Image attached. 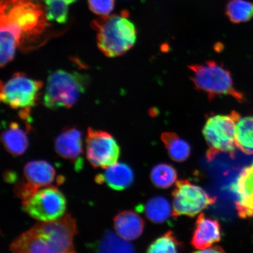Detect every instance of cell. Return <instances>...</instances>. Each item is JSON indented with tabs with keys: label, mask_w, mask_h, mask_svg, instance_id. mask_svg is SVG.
Masks as SVG:
<instances>
[{
	"label": "cell",
	"mask_w": 253,
	"mask_h": 253,
	"mask_svg": "<svg viewBox=\"0 0 253 253\" xmlns=\"http://www.w3.org/2000/svg\"><path fill=\"white\" fill-rule=\"evenodd\" d=\"M236 147L243 153L253 154V116L240 118L236 126Z\"/></svg>",
	"instance_id": "cell-19"
},
{
	"label": "cell",
	"mask_w": 253,
	"mask_h": 253,
	"mask_svg": "<svg viewBox=\"0 0 253 253\" xmlns=\"http://www.w3.org/2000/svg\"><path fill=\"white\" fill-rule=\"evenodd\" d=\"M145 216L152 222L162 223L172 216L171 207L169 201L163 197L152 198L144 207Z\"/></svg>",
	"instance_id": "cell-20"
},
{
	"label": "cell",
	"mask_w": 253,
	"mask_h": 253,
	"mask_svg": "<svg viewBox=\"0 0 253 253\" xmlns=\"http://www.w3.org/2000/svg\"><path fill=\"white\" fill-rule=\"evenodd\" d=\"M150 178L157 188L167 189L176 182L177 172L174 167L169 164H160L152 169Z\"/></svg>",
	"instance_id": "cell-23"
},
{
	"label": "cell",
	"mask_w": 253,
	"mask_h": 253,
	"mask_svg": "<svg viewBox=\"0 0 253 253\" xmlns=\"http://www.w3.org/2000/svg\"><path fill=\"white\" fill-rule=\"evenodd\" d=\"M23 210L34 219L50 221L60 219L66 208L65 196L53 186L40 189L23 201Z\"/></svg>",
	"instance_id": "cell-7"
},
{
	"label": "cell",
	"mask_w": 253,
	"mask_h": 253,
	"mask_svg": "<svg viewBox=\"0 0 253 253\" xmlns=\"http://www.w3.org/2000/svg\"><path fill=\"white\" fill-rule=\"evenodd\" d=\"M189 68L196 88L207 94L210 100L222 95L232 96L241 103L245 100L243 94L234 86L229 71L217 62L209 61L189 66Z\"/></svg>",
	"instance_id": "cell-5"
},
{
	"label": "cell",
	"mask_w": 253,
	"mask_h": 253,
	"mask_svg": "<svg viewBox=\"0 0 253 253\" xmlns=\"http://www.w3.org/2000/svg\"><path fill=\"white\" fill-rule=\"evenodd\" d=\"M55 174L54 168L46 161H30L24 169L25 181L19 182L15 186L16 196L23 201L30 197L41 188L52 184Z\"/></svg>",
	"instance_id": "cell-11"
},
{
	"label": "cell",
	"mask_w": 253,
	"mask_h": 253,
	"mask_svg": "<svg viewBox=\"0 0 253 253\" xmlns=\"http://www.w3.org/2000/svg\"><path fill=\"white\" fill-rule=\"evenodd\" d=\"M115 0H88V7L93 13L109 15L115 7Z\"/></svg>",
	"instance_id": "cell-26"
},
{
	"label": "cell",
	"mask_w": 253,
	"mask_h": 253,
	"mask_svg": "<svg viewBox=\"0 0 253 253\" xmlns=\"http://www.w3.org/2000/svg\"><path fill=\"white\" fill-rule=\"evenodd\" d=\"M1 139L5 150L13 156L23 154L28 147L26 132L15 122L11 123L8 128L3 131Z\"/></svg>",
	"instance_id": "cell-17"
},
{
	"label": "cell",
	"mask_w": 253,
	"mask_h": 253,
	"mask_svg": "<svg viewBox=\"0 0 253 253\" xmlns=\"http://www.w3.org/2000/svg\"><path fill=\"white\" fill-rule=\"evenodd\" d=\"M42 87V82L16 73L5 84L1 82L0 99L12 109L30 110L36 106Z\"/></svg>",
	"instance_id": "cell-8"
},
{
	"label": "cell",
	"mask_w": 253,
	"mask_h": 253,
	"mask_svg": "<svg viewBox=\"0 0 253 253\" xmlns=\"http://www.w3.org/2000/svg\"><path fill=\"white\" fill-rule=\"evenodd\" d=\"M89 80L87 75L77 72H53L47 79L44 104L51 110L71 108L86 91Z\"/></svg>",
	"instance_id": "cell-4"
},
{
	"label": "cell",
	"mask_w": 253,
	"mask_h": 253,
	"mask_svg": "<svg viewBox=\"0 0 253 253\" xmlns=\"http://www.w3.org/2000/svg\"><path fill=\"white\" fill-rule=\"evenodd\" d=\"M77 221L71 214L53 221H40L14 240L9 249L15 253H75Z\"/></svg>",
	"instance_id": "cell-2"
},
{
	"label": "cell",
	"mask_w": 253,
	"mask_h": 253,
	"mask_svg": "<svg viewBox=\"0 0 253 253\" xmlns=\"http://www.w3.org/2000/svg\"><path fill=\"white\" fill-rule=\"evenodd\" d=\"M96 251L101 253H132L134 248L118 233L107 231L98 244Z\"/></svg>",
	"instance_id": "cell-22"
},
{
	"label": "cell",
	"mask_w": 253,
	"mask_h": 253,
	"mask_svg": "<svg viewBox=\"0 0 253 253\" xmlns=\"http://www.w3.org/2000/svg\"><path fill=\"white\" fill-rule=\"evenodd\" d=\"M55 148L57 154L64 159L82 166L81 156L83 154L82 134L75 127L65 129L56 138Z\"/></svg>",
	"instance_id": "cell-13"
},
{
	"label": "cell",
	"mask_w": 253,
	"mask_h": 253,
	"mask_svg": "<svg viewBox=\"0 0 253 253\" xmlns=\"http://www.w3.org/2000/svg\"><path fill=\"white\" fill-rule=\"evenodd\" d=\"M172 198L174 217L182 215L194 217L216 202V198L211 197L200 186L192 184L188 180L176 182Z\"/></svg>",
	"instance_id": "cell-9"
},
{
	"label": "cell",
	"mask_w": 253,
	"mask_h": 253,
	"mask_svg": "<svg viewBox=\"0 0 253 253\" xmlns=\"http://www.w3.org/2000/svg\"><path fill=\"white\" fill-rule=\"evenodd\" d=\"M114 227L120 236L130 241L137 239L142 235L144 221L135 211H124L114 219Z\"/></svg>",
	"instance_id": "cell-15"
},
{
	"label": "cell",
	"mask_w": 253,
	"mask_h": 253,
	"mask_svg": "<svg viewBox=\"0 0 253 253\" xmlns=\"http://www.w3.org/2000/svg\"><path fill=\"white\" fill-rule=\"evenodd\" d=\"M127 11L120 14L101 16L91 23L97 32L99 49L110 58L123 55L134 45L137 30L129 20Z\"/></svg>",
	"instance_id": "cell-3"
},
{
	"label": "cell",
	"mask_w": 253,
	"mask_h": 253,
	"mask_svg": "<svg viewBox=\"0 0 253 253\" xmlns=\"http://www.w3.org/2000/svg\"><path fill=\"white\" fill-rule=\"evenodd\" d=\"M252 216L253 217V216Z\"/></svg>",
	"instance_id": "cell-29"
},
{
	"label": "cell",
	"mask_w": 253,
	"mask_h": 253,
	"mask_svg": "<svg viewBox=\"0 0 253 253\" xmlns=\"http://www.w3.org/2000/svg\"><path fill=\"white\" fill-rule=\"evenodd\" d=\"M45 7L40 0H1V66L13 60L16 49L33 47L45 33L47 25Z\"/></svg>",
	"instance_id": "cell-1"
},
{
	"label": "cell",
	"mask_w": 253,
	"mask_h": 253,
	"mask_svg": "<svg viewBox=\"0 0 253 253\" xmlns=\"http://www.w3.org/2000/svg\"><path fill=\"white\" fill-rule=\"evenodd\" d=\"M47 21L65 24L68 20L69 2L65 0H43Z\"/></svg>",
	"instance_id": "cell-24"
},
{
	"label": "cell",
	"mask_w": 253,
	"mask_h": 253,
	"mask_svg": "<svg viewBox=\"0 0 253 253\" xmlns=\"http://www.w3.org/2000/svg\"><path fill=\"white\" fill-rule=\"evenodd\" d=\"M240 116L233 112L227 115L211 116L206 122L203 134L208 145L207 157L209 161L214 159L220 153L233 157L236 150V126Z\"/></svg>",
	"instance_id": "cell-6"
},
{
	"label": "cell",
	"mask_w": 253,
	"mask_h": 253,
	"mask_svg": "<svg viewBox=\"0 0 253 253\" xmlns=\"http://www.w3.org/2000/svg\"><path fill=\"white\" fill-rule=\"evenodd\" d=\"M237 196L236 210L240 217L245 219L253 214V163L243 169L232 186Z\"/></svg>",
	"instance_id": "cell-12"
},
{
	"label": "cell",
	"mask_w": 253,
	"mask_h": 253,
	"mask_svg": "<svg viewBox=\"0 0 253 253\" xmlns=\"http://www.w3.org/2000/svg\"><path fill=\"white\" fill-rule=\"evenodd\" d=\"M221 240V227L219 221L207 217L201 213L196 221L191 244L195 249L204 250L210 248Z\"/></svg>",
	"instance_id": "cell-14"
},
{
	"label": "cell",
	"mask_w": 253,
	"mask_h": 253,
	"mask_svg": "<svg viewBox=\"0 0 253 253\" xmlns=\"http://www.w3.org/2000/svg\"><path fill=\"white\" fill-rule=\"evenodd\" d=\"M86 142V158L95 169H107L118 162L120 147L109 132L88 128Z\"/></svg>",
	"instance_id": "cell-10"
},
{
	"label": "cell",
	"mask_w": 253,
	"mask_h": 253,
	"mask_svg": "<svg viewBox=\"0 0 253 253\" xmlns=\"http://www.w3.org/2000/svg\"><path fill=\"white\" fill-rule=\"evenodd\" d=\"M134 173L130 167L123 163H116L107 168L103 175H98L97 183L105 182L110 188L122 191L130 186L134 181Z\"/></svg>",
	"instance_id": "cell-16"
},
{
	"label": "cell",
	"mask_w": 253,
	"mask_h": 253,
	"mask_svg": "<svg viewBox=\"0 0 253 253\" xmlns=\"http://www.w3.org/2000/svg\"><path fill=\"white\" fill-rule=\"evenodd\" d=\"M195 252L200 253H223L224 252L223 249L220 246L210 247L207 249L202 250V251H196Z\"/></svg>",
	"instance_id": "cell-27"
},
{
	"label": "cell",
	"mask_w": 253,
	"mask_h": 253,
	"mask_svg": "<svg viewBox=\"0 0 253 253\" xmlns=\"http://www.w3.org/2000/svg\"><path fill=\"white\" fill-rule=\"evenodd\" d=\"M161 140L172 160L176 162H183L190 156L191 147L188 142L174 132H164L161 135Z\"/></svg>",
	"instance_id": "cell-18"
},
{
	"label": "cell",
	"mask_w": 253,
	"mask_h": 253,
	"mask_svg": "<svg viewBox=\"0 0 253 253\" xmlns=\"http://www.w3.org/2000/svg\"><path fill=\"white\" fill-rule=\"evenodd\" d=\"M181 248V243L171 231L159 237L148 248L147 253H177Z\"/></svg>",
	"instance_id": "cell-25"
},
{
	"label": "cell",
	"mask_w": 253,
	"mask_h": 253,
	"mask_svg": "<svg viewBox=\"0 0 253 253\" xmlns=\"http://www.w3.org/2000/svg\"><path fill=\"white\" fill-rule=\"evenodd\" d=\"M225 13L232 23H245L253 18V2L248 0H228Z\"/></svg>",
	"instance_id": "cell-21"
},
{
	"label": "cell",
	"mask_w": 253,
	"mask_h": 253,
	"mask_svg": "<svg viewBox=\"0 0 253 253\" xmlns=\"http://www.w3.org/2000/svg\"><path fill=\"white\" fill-rule=\"evenodd\" d=\"M65 1L69 2V4H71V3L75 2V1H77V0H65Z\"/></svg>",
	"instance_id": "cell-28"
}]
</instances>
